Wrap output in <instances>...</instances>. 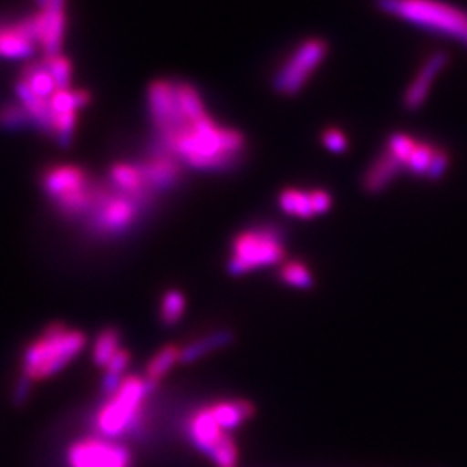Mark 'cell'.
Returning <instances> with one entry per match:
<instances>
[{
	"label": "cell",
	"mask_w": 467,
	"mask_h": 467,
	"mask_svg": "<svg viewBox=\"0 0 467 467\" xmlns=\"http://www.w3.org/2000/svg\"><path fill=\"white\" fill-rule=\"evenodd\" d=\"M148 102L158 148L175 156L185 167L198 171H229L243 160L244 135L210 117L194 85L156 80L150 85Z\"/></svg>",
	"instance_id": "obj_1"
},
{
	"label": "cell",
	"mask_w": 467,
	"mask_h": 467,
	"mask_svg": "<svg viewBox=\"0 0 467 467\" xmlns=\"http://www.w3.org/2000/svg\"><path fill=\"white\" fill-rule=\"evenodd\" d=\"M87 347V334L67 322H49L23 348L19 381L42 383L77 360Z\"/></svg>",
	"instance_id": "obj_2"
},
{
	"label": "cell",
	"mask_w": 467,
	"mask_h": 467,
	"mask_svg": "<svg viewBox=\"0 0 467 467\" xmlns=\"http://www.w3.org/2000/svg\"><path fill=\"white\" fill-rule=\"evenodd\" d=\"M152 388L144 376L129 374L117 389L104 395V401L94 410L92 428L98 436L119 440L121 436L140 433L148 420Z\"/></svg>",
	"instance_id": "obj_3"
},
{
	"label": "cell",
	"mask_w": 467,
	"mask_h": 467,
	"mask_svg": "<svg viewBox=\"0 0 467 467\" xmlns=\"http://www.w3.org/2000/svg\"><path fill=\"white\" fill-rule=\"evenodd\" d=\"M376 5L388 16L451 38L467 49V11L462 7L443 0H376Z\"/></svg>",
	"instance_id": "obj_4"
},
{
	"label": "cell",
	"mask_w": 467,
	"mask_h": 467,
	"mask_svg": "<svg viewBox=\"0 0 467 467\" xmlns=\"http://www.w3.org/2000/svg\"><path fill=\"white\" fill-rule=\"evenodd\" d=\"M40 184L56 212L67 220H85L99 196L100 184L94 182L78 165L47 168Z\"/></svg>",
	"instance_id": "obj_5"
},
{
	"label": "cell",
	"mask_w": 467,
	"mask_h": 467,
	"mask_svg": "<svg viewBox=\"0 0 467 467\" xmlns=\"http://www.w3.org/2000/svg\"><path fill=\"white\" fill-rule=\"evenodd\" d=\"M287 256L285 235L275 225H254L237 234L231 243L227 272L243 277L262 268L283 265Z\"/></svg>",
	"instance_id": "obj_6"
},
{
	"label": "cell",
	"mask_w": 467,
	"mask_h": 467,
	"mask_svg": "<svg viewBox=\"0 0 467 467\" xmlns=\"http://www.w3.org/2000/svg\"><path fill=\"white\" fill-rule=\"evenodd\" d=\"M146 202L117 191L113 185L100 184L99 196L85 218V229L98 239H115L130 233Z\"/></svg>",
	"instance_id": "obj_7"
},
{
	"label": "cell",
	"mask_w": 467,
	"mask_h": 467,
	"mask_svg": "<svg viewBox=\"0 0 467 467\" xmlns=\"http://www.w3.org/2000/svg\"><path fill=\"white\" fill-rule=\"evenodd\" d=\"M184 431L191 445L217 467H235L239 445L234 433L218 424L206 403L196 407L185 419Z\"/></svg>",
	"instance_id": "obj_8"
},
{
	"label": "cell",
	"mask_w": 467,
	"mask_h": 467,
	"mask_svg": "<svg viewBox=\"0 0 467 467\" xmlns=\"http://www.w3.org/2000/svg\"><path fill=\"white\" fill-rule=\"evenodd\" d=\"M327 54L329 44L324 38L312 36L303 40L275 71L272 78L274 90L285 98L298 96L308 80L316 75Z\"/></svg>",
	"instance_id": "obj_9"
},
{
	"label": "cell",
	"mask_w": 467,
	"mask_h": 467,
	"mask_svg": "<svg viewBox=\"0 0 467 467\" xmlns=\"http://www.w3.org/2000/svg\"><path fill=\"white\" fill-rule=\"evenodd\" d=\"M67 467H134V453L117 440L82 436L67 449Z\"/></svg>",
	"instance_id": "obj_10"
},
{
	"label": "cell",
	"mask_w": 467,
	"mask_h": 467,
	"mask_svg": "<svg viewBox=\"0 0 467 467\" xmlns=\"http://www.w3.org/2000/svg\"><path fill=\"white\" fill-rule=\"evenodd\" d=\"M35 32L38 49L44 57L63 54V42L67 32V0H49L44 9L34 15Z\"/></svg>",
	"instance_id": "obj_11"
},
{
	"label": "cell",
	"mask_w": 467,
	"mask_h": 467,
	"mask_svg": "<svg viewBox=\"0 0 467 467\" xmlns=\"http://www.w3.org/2000/svg\"><path fill=\"white\" fill-rule=\"evenodd\" d=\"M277 204L287 217L310 220L327 213L333 208V196L324 189L301 191L295 187H287L279 194Z\"/></svg>",
	"instance_id": "obj_12"
},
{
	"label": "cell",
	"mask_w": 467,
	"mask_h": 467,
	"mask_svg": "<svg viewBox=\"0 0 467 467\" xmlns=\"http://www.w3.org/2000/svg\"><path fill=\"white\" fill-rule=\"evenodd\" d=\"M38 49L34 16L0 23V57L32 61Z\"/></svg>",
	"instance_id": "obj_13"
},
{
	"label": "cell",
	"mask_w": 467,
	"mask_h": 467,
	"mask_svg": "<svg viewBox=\"0 0 467 467\" xmlns=\"http://www.w3.org/2000/svg\"><path fill=\"white\" fill-rule=\"evenodd\" d=\"M137 165L140 168L144 184L150 196L175 187L182 173V163L175 156L160 148H156L150 158L139 161Z\"/></svg>",
	"instance_id": "obj_14"
},
{
	"label": "cell",
	"mask_w": 467,
	"mask_h": 467,
	"mask_svg": "<svg viewBox=\"0 0 467 467\" xmlns=\"http://www.w3.org/2000/svg\"><path fill=\"white\" fill-rule=\"evenodd\" d=\"M451 54L447 50H436L426 57L422 67H419L416 78L407 87L403 94V108L407 111H418L430 96L431 85L440 77V73L449 67Z\"/></svg>",
	"instance_id": "obj_15"
},
{
	"label": "cell",
	"mask_w": 467,
	"mask_h": 467,
	"mask_svg": "<svg viewBox=\"0 0 467 467\" xmlns=\"http://www.w3.org/2000/svg\"><path fill=\"white\" fill-rule=\"evenodd\" d=\"M401 171H407L400 160L384 148L368 165V170L362 175L360 185L366 194H381L384 189L397 181Z\"/></svg>",
	"instance_id": "obj_16"
},
{
	"label": "cell",
	"mask_w": 467,
	"mask_h": 467,
	"mask_svg": "<svg viewBox=\"0 0 467 467\" xmlns=\"http://www.w3.org/2000/svg\"><path fill=\"white\" fill-rule=\"evenodd\" d=\"M206 407L218 424L231 433L243 428L248 420L256 416L254 403L241 397L208 401Z\"/></svg>",
	"instance_id": "obj_17"
},
{
	"label": "cell",
	"mask_w": 467,
	"mask_h": 467,
	"mask_svg": "<svg viewBox=\"0 0 467 467\" xmlns=\"http://www.w3.org/2000/svg\"><path fill=\"white\" fill-rule=\"evenodd\" d=\"M108 181H109V185H113L117 191H121L129 196H134L137 200L150 204L152 196L146 189L140 168L137 163H125V161L115 163L109 170V179Z\"/></svg>",
	"instance_id": "obj_18"
},
{
	"label": "cell",
	"mask_w": 467,
	"mask_h": 467,
	"mask_svg": "<svg viewBox=\"0 0 467 467\" xmlns=\"http://www.w3.org/2000/svg\"><path fill=\"white\" fill-rule=\"evenodd\" d=\"M233 333L229 329H215L210 333L201 334L192 341L182 345L181 364H194L201 358L208 357L213 351L222 350L233 343Z\"/></svg>",
	"instance_id": "obj_19"
},
{
	"label": "cell",
	"mask_w": 467,
	"mask_h": 467,
	"mask_svg": "<svg viewBox=\"0 0 467 467\" xmlns=\"http://www.w3.org/2000/svg\"><path fill=\"white\" fill-rule=\"evenodd\" d=\"M17 102L26 109V113L32 118L34 127L46 135H54V117L50 111L49 99H42L35 96L30 87L25 82L16 84Z\"/></svg>",
	"instance_id": "obj_20"
},
{
	"label": "cell",
	"mask_w": 467,
	"mask_h": 467,
	"mask_svg": "<svg viewBox=\"0 0 467 467\" xmlns=\"http://www.w3.org/2000/svg\"><path fill=\"white\" fill-rule=\"evenodd\" d=\"M181 357H182V345L167 343L150 357L142 376L148 379V383L152 388L158 389V386L168 374L181 364Z\"/></svg>",
	"instance_id": "obj_21"
},
{
	"label": "cell",
	"mask_w": 467,
	"mask_h": 467,
	"mask_svg": "<svg viewBox=\"0 0 467 467\" xmlns=\"http://www.w3.org/2000/svg\"><path fill=\"white\" fill-rule=\"evenodd\" d=\"M123 348V336L117 326H106L94 337L92 345V362L96 368L104 370L106 366L113 360L118 351Z\"/></svg>",
	"instance_id": "obj_22"
},
{
	"label": "cell",
	"mask_w": 467,
	"mask_h": 467,
	"mask_svg": "<svg viewBox=\"0 0 467 467\" xmlns=\"http://www.w3.org/2000/svg\"><path fill=\"white\" fill-rule=\"evenodd\" d=\"M19 80L28 85L35 96H38L42 99H50L57 90L56 82H54L49 69L46 67L44 59L28 61L23 67V75H21Z\"/></svg>",
	"instance_id": "obj_23"
},
{
	"label": "cell",
	"mask_w": 467,
	"mask_h": 467,
	"mask_svg": "<svg viewBox=\"0 0 467 467\" xmlns=\"http://www.w3.org/2000/svg\"><path fill=\"white\" fill-rule=\"evenodd\" d=\"M277 275H279V281L284 285L293 287V289H300V291L312 289L314 284H316L314 272L301 260H287V262H284L283 265L279 267V274Z\"/></svg>",
	"instance_id": "obj_24"
},
{
	"label": "cell",
	"mask_w": 467,
	"mask_h": 467,
	"mask_svg": "<svg viewBox=\"0 0 467 467\" xmlns=\"http://www.w3.org/2000/svg\"><path fill=\"white\" fill-rule=\"evenodd\" d=\"M185 308H187V298L184 293L177 287L167 289L161 295L158 314H160V322L167 327H173L184 317Z\"/></svg>",
	"instance_id": "obj_25"
},
{
	"label": "cell",
	"mask_w": 467,
	"mask_h": 467,
	"mask_svg": "<svg viewBox=\"0 0 467 467\" xmlns=\"http://www.w3.org/2000/svg\"><path fill=\"white\" fill-rule=\"evenodd\" d=\"M90 94L87 90H56V94L49 99L50 111L54 115H63V113H78L84 106L88 104Z\"/></svg>",
	"instance_id": "obj_26"
},
{
	"label": "cell",
	"mask_w": 467,
	"mask_h": 467,
	"mask_svg": "<svg viewBox=\"0 0 467 467\" xmlns=\"http://www.w3.org/2000/svg\"><path fill=\"white\" fill-rule=\"evenodd\" d=\"M34 121L26 109L19 102H9L0 106V129L4 130H21L32 127Z\"/></svg>",
	"instance_id": "obj_27"
},
{
	"label": "cell",
	"mask_w": 467,
	"mask_h": 467,
	"mask_svg": "<svg viewBox=\"0 0 467 467\" xmlns=\"http://www.w3.org/2000/svg\"><path fill=\"white\" fill-rule=\"evenodd\" d=\"M44 63H46V67L49 69L57 90L71 88V73H73V69H71V63H69L67 56H63V54L49 56V57H44Z\"/></svg>",
	"instance_id": "obj_28"
},
{
	"label": "cell",
	"mask_w": 467,
	"mask_h": 467,
	"mask_svg": "<svg viewBox=\"0 0 467 467\" xmlns=\"http://www.w3.org/2000/svg\"><path fill=\"white\" fill-rule=\"evenodd\" d=\"M436 146L426 142V140H419L418 148L412 152L409 163H407V171L416 175V177H426V171L431 165L434 152H436Z\"/></svg>",
	"instance_id": "obj_29"
},
{
	"label": "cell",
	"mask_w": 467,
	"mask_h": 467,
	"mask_svg": "<svg viewBox=\"0 0 467 467\" xmlns=\"http://www.w3.org/2000/svg\"><path fill=\"white\" fill-rule=\"evenodd\" d=\"M419 140L414 139L412 135L401 134V132H395V134L389 135L388 140H386V150L389 152H393L401 163L407 168V163L412 156L414 150L418 148Z\"/></svg>",
	"instance_id": "obj_30"
},
{
	"label": "cell",
	"mask_w": 467,
	"mask_h": 467,
	"mask_svg": "<svg viewBox=\"0 0 467 467\" xmlns=\"http://www.w3.org/2000/svg\"><path fill=\"white\" fill-rule=\"evenodd\" d=\"M77 113H63V115H54V137L57 139V142L67 148L71 142V137L75 134L77 129Z\"/></svg>",
	"instance_id": "obj_31"
},
{
	"label": "cell",
	"mask_w": 467,
	"mask_h": 467,
	"mask_svg": "<svg viewBox=\"0 0 467 467\" xmlns=\"http://www.w3.org/2000/svg\"><path fill=\"white\" fill-rule=\"evenodd\" d=\"M320 140L324 144V148L327 150H331L334 154H343L347 152L350 148V140L347 134L336 127H329L326 129L322 135H320Z\"/></svg>",
	"instance_id": "obj_32"
},
{
	"label": "cell",
	"mask_w": 467,
	"mask_h": 467,
	"mask_svg": "<svg viewBox=\"0 0 467 467\" xmlns=\"http://www.w3.org/2000/svg\"><path fill=\"white\" fill-rule=\"evenodd\" d=\"M449 167H451V152L443 148H438L431 160V165L426 171V179L431 182H438L440 179H443Z\"/></svg>",
	"instance_id": "obj_33"
},
{
	"label": "cell",
	"mask_w": 467,
	"mask_h": 467,
	"mask_svg": "<svg viewBox=\"0 0 467 467\" xmlns=\"http://www.w3.org/2000/svg\"><path fill=\"white\" fill-rule=\"evenodd\" d=\"M36 2V5L40 7V9H44L47 4H49V0H35Z\"/></svg>",
	"instance_id": "obj_34"
}]
</instances>
